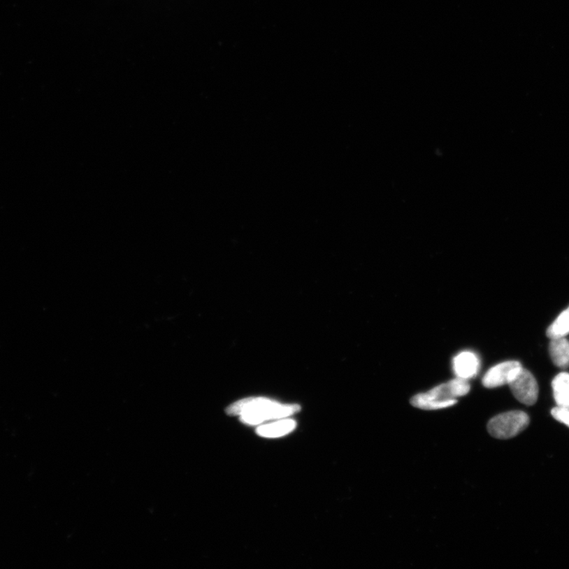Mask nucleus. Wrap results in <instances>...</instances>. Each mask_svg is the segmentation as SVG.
Listing matches in <instances>:
<instances>
[{"label": "nucleus", "instance_id": "nucleus-11", "mask_svg": "<svg viewBox=\"0 0 569 569\" xmlns=\"http://www.w3.org/2000/svg\"><path fill=\"white\" fill-rule=\"evenodd\" d=\"M551 415L556 421L569 427V408L556 407L551 410Z\"/></svg>", "mask_w": 569, "mask_h": 569}, {"label": "nucleus", "instance_id": "nucleus-6", "mask_svg": "<svg viewBox=\"0 0 569 569\" xmlns=\"http://www.w3.org/2000/svg\"><path fill=\"white\" fill-rule=\"evenodd\" d=\"M481 361L473 351H462L452 359V369L456 377L465 380L475 378L480 373Z\"/></svg>", "mask_w": 569, "mask_h": 569}, {"label": "nucleus", "instance_id": "nucleus-8", "mask_svg": "<svg viewBox=\"0 0 569 569\" xmlns=\"http://www.w3.org/2000/svg\"><path fill=\"white\" fill-rule=\"evenodd\" d=\"M296 426V423L294 420H282L259 426L257 429V433L263 438H280L291 433Z\"/></svg>", "mask_w": 569, "mask_h": 569}, {"label": "nucleus", "instance_id": "nucleus-3", "mask_svg": "<svg viewBox=\"0 0 569 569\" xmlns=\"http://www.w3.org/2000/svg\"><path fill=\"white\" fill-rule=\"evenodd\" d=\"M529 423L530 417L524 411H508L490 419L487 429L493 438L507 440L513 438L525 431Z\"/></svg>", "mask_w": 569, "mask_h": 569}, {"label": "nucleus", "instance_id": "nucleus-9", "mask_svg": "<svg viewBox=\"0 0 569 569\" xmlns=\"http://www.w3.org/2000/svg\"><path fill=\"white\" fill-rule=\"evenodd\" d=\"M552 387L558 407L569 408V373L559 374L553 380Z\"/></svg>", "mask_w": 569, "mask_h": 569}, {"label": "nucleus", "instance_id": "nucleus-10", "mask_svg": "<svg viewBox=\"0 0 569 569\" xmlns=\"http://www.w3.org/2000/svg\"><path fill=\"white\" fill-rule=\"evenodd\" d=\"M547 337L552 338L566 337L569 335V307L563 311L547 331Z\"/></svg>", "mask_w": 569, "mask_h": 569}, {"label": "nucleus", "instance_id": "nucleus-1", "mask_svg": "<svg viewBox=\"0 0 569 569\" xmlns=\"http://www.w3.org/2000/svg\"><path fill=\"white\" fill-rule=\"evenodd\" d=\"M298 405H282L264 398L242 399L226 410L229 415H239L241 422L248 425H257L266 421L282 419L298 413Z\"/></svg>", "mask_w": 569, "mask_h": 569}, {"label": "nucleus", "instance_id": "nucleus-7", "mask_svg": "<svg viewBox=\"0 0 569 569\" xmlns=\"http://www.w3.org/2000/svg\"><path fill=\"white\" fill-rule=\"evenodd\" d=\"M549 354L556 366L561 368L569 367V341L566 337L551 340Z\"/></svg>", "mask_w": 569, "mask_h": 569}, {"label": "nucleus", "instance_id": "nucleus-2", "mask_svg": "<svg viewBox=\"0 0 569 569\" xmlns=\"http://www.w3.org/2000/svg\"><path fill=\"white\" fill-rule=\"evenodd\" d=\"M470 391L468 380L456 377L415 396L411 398L410 403L416 408L425 410L449 408L458 403L457 398L467 396Z\"/></svg>", "mask_w": 569, "mask_h": 569}, {"label": "nucleus", "instance_id": "nucleus-4", "mask_svg": "<svg viewBox=\"0 0 569 569\" xmlns=\"http://www.w3.org/2000/svg\"><path fill=\"white\" fill-rule=\"evenodd\" d=\"M514 398L521 403L531 405L538 401V386L533 374L523 367L519 369L510 384Z\"/></svg>", "mask_w": 569, "mask_h": 569}, {"label": "nucleus", "instance_id": "nucleus-5", "mask_svg": "<svg viewBox=\"0 0 569 569\" xmlns=\"http://www.w3.org/2000/svg\"><path fill=\"white\" fill-rule=\"evenodd\" d=\"M522 365L517 361H507L490 368L482 378V384L487 389H496L510 384Z\"/></svg>", "mask_w": 569, "mask_h": 569}]
</instances>
